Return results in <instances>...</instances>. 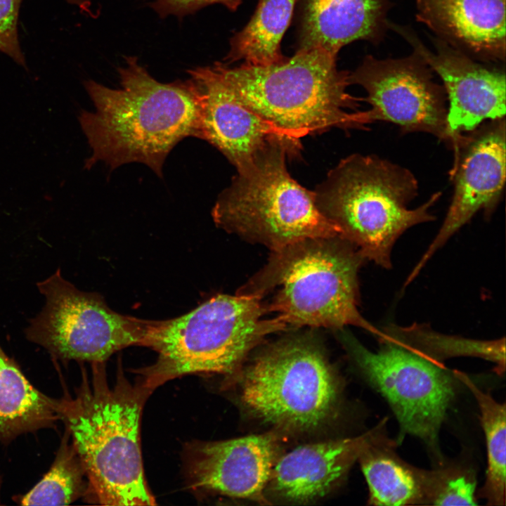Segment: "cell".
Listing matches in <instances>:
<instances>
[{"instance_id": "ba28073f", "label": "cell", "mask_w": 506, "mask_h": 506, "mask_svg": "<svg viewBox=\"0 0 506 506\" xmlns=\"http://www.w3.org/2000/svg\"><path fill=\"white\" fill-rule=\"evenodd\" d=\"M337 376L318 344L285 339L262 350L240 374L243 405L265 423L306 432L330 422L340 400Z\"/></svg>"}, {"instance_id": "6da1fadb", "label": "cell", "mask_w": 506, "mask_h": 506, "mask_svg": "<svg viewBox=\"0 0 506 506\" xmlns=\"http://www.w3.org/2000/svg\"><path fill=\"white\" fill-rule=\"evenodd\" d=\"M118 71L117 89L84 82L95 106L94 112L82 110L78 118L92 150L84 168L90 169L99 161L112 169L139 162L162 177L174 147L184 138L197 136L195 93L188 81L157 82L135 57H128Z\"/></svg>"}, {"instance_id": "f1b7e54d", "label": "cell", "mask_w": 506, "mask_h": 506, "mask_svg": "<svg viewBox=\"0 0 506 506\" xmlns=\"http://www.w3.org/2000/svg\"><path fill=\"white\" fill-rule=\"evenodd\" d=\"M0 487H1V478H0Z\"/></svg>"}, {"instance_id": "d4e9b609", "label": "cell", "mask_w": 506, "mask_h": 506, "mask_svg": "<svg viewBox=\"0 0 506 506\" xmlns=\"http://www.w3.org/2000/svg\"><path fill=\"white\" fill-rule=\"evenodd\" d=\"M427 505H477L474 472L466 467L455 466L429 471Z\"/></svg>"}, {"instance_id": "44dd1931", "label": "cell", "mask_w": 506, "mask_h": 506, "mask_svg": "<svg viewBox=\"0 0 506 506\" xmlns=\"http://www.w3.org/2000/svg\"><path fill=\"white\" fill-rule=\"evenodd\" d=\"M378 340H387L398 344L436 363L458 356H473L491 361L501 375L505 370V338L495 340H477L446 335L427 326L389 325L381 330Z\"/></svg>"}, {"instance_id": "8fae6325", "label": "cell", "mask_w": 506, "mask_h": 506, "mask_svg": "<svg viewBox=\"0 0 506 506\" xmlns=\"http://www.w3.org/2000/svg\"><path fill=\"white\" fill-rule=\"evenodd\" d=\"M433 71L415 52L400 58L365 57L350 73L351 84L362 86L372 122L386 121L403 133L424 132L450 146L458 157L465 141L455 138L447 127L446 94L433 79Z\"/></svg>"}, {"instance_id": "4316f807", "label": "cell", "mask_w": 506, "mask_h": 506, "mask_svg": "<svg viewBox=\"0 0 506 506\" xmlns=\"http://www.w3.org/2000/svg\"><path fill=\"white\" fill-rule=\"evenodd\" d=\"M240 3L241 0H153V6L162 16H181L212 4H221L235 11Z\"/></svg>"}, {"instance_id": "5bb4252c", "label": "cell", "mask_w": 506, "mask_h": 506, "mask_svg": "<svg viewBox=\"0 0 506 506\" xmlns=\"http://www.w3.org/2000/svg\"><path fill=\"white\" fill-rule=\"evenodd\" d=\"M443 81L448 107L447 127L457 139L476 129L484 121L505 117V73L455 48L439 38L434 51L427 47L407 27L389 22Z\"/></svg>"}, {"instance_id": "52a82bcc", "label": "cell", "mask_w": 506, "mask_h": 506, "mask_svg": "<svg viewBox=\"0 0 506 506\" xmlns=\"http://www.w3.org/2000/svg\"><path fill=\"white\" fill-rule=\"evenodd\" d=\"M299 147L275 144L237 171L213 207L216 225L271 252L307 239L342 237L317 208L314 192L287 171V157L297 154Z\"/></svg>"}, {"instance_id": "7c38bea8", "label": "cell", "mask_w": 506, "mask_h": 506, "mask_svg": "<svg viewBox=\"0 0 506 506\" xmlns=\"http://www.w3.org/2000/svg\"><path fill=\"white\" fill-rule=\"evenodd\" d=\"M197 103V138L217 148L241 170L271 146L298 143L302 134L277 126L243 105L227 85L218 63L188 71Z\"/></svg>"}, {"instance_id": "d6986e66", "label": "cell", "mask_w": 506, "mask_h": 506, "mask_svg": "<svg viewBox=\"0 0 506 506\" xmlns=\"http://www.w3.org/2000/svg\"><path fill=\"white\" fill-rule=\"evenodd\" d=\"M357 460L368 485L369 504L427 505L429 471L401 460L379 432L364 435Z\"/></svg>"}, {"instance_id": "83f0119b", "label": "cell", "mask_w": 506, "mask_h": 506, "mask_svg": "<svg viewBox=\"0 0 506 506\" xmlns=\"http://www.w3.org/2000/svg\"><path fill=\"white\" fill-rule=\"evenodd\" d=\"M69 4L79 6L84 11H89L91 0H66Z\"/></svg>"}, {"instance_id": "ffe728a7", "label": "cell", "mask_w": 506, "mask_h": 506, "mask_svg": "<svg viewBox=\"0 0 506 506\" xmlns=\"http://www.w3.org/2000/svg\"><path fill=\"white\" fill-rule=\"evenodd\" d=\"M59 420L58 400L34 387L0 346V441L51 427Z\"/></svg>"}, {"instance_id": "4fadbf2b", "label": "cell", "mask_w": 506, "mask_h": 506, "mask_svg": "<svg viewBox=\"0 0 506 506\" xmlns=\"http://www.w3.org/2000/svg\"><path fill=\"white\" fill-rule=\"evenodd\" d=\"M505 117L478 126L467 135L451 176L454 190L438 233L408 277L409 285L434 253L480 211L489 217L495 211L505 181Z\"/></svg>"}, {"instance_id": "603a6c76", "label": "cell", "mask_w": 506, "mask_h": 506, "mask_svg": "<svg viewBox=\"0 0 506 506\" xmlns=\"http://www.w3.org/2000/svg\"><path fill=\"white\" fill-rule=\"evenodd\" d=\"M474 396L480 410L487 450L486 480L480 495L489 505L504 506L506 500V405L480 389L469 376L453 371Z\"/></svg>"}, {"instance_id": "7402d4cb", "label": "cell", "mask_w": 506, "mask_h": 506, "mask_svg": "<svg viewBox=\"0 0 506 506\" xmlns=\"http://www.w3.org/2000/svg\"><path fill=\"white\" fill-rule=\"evenodd\" d=\"M296 0H259L247 25L231 40L225 60L229 64L242 60L262 65L277 63L285 57L280 42L292 16Z\"/></svg>"}, {"instance_id": "30bf717a", "label": "cell", "mask_w": 506, "mask_h": 506, "mask_svg": "<svg viewBox=\"0 0 506 506\" xmlns=\"http://www.w3.org/2000/svg\"><path fill=\"white\" fill-rule=\"evenodd\" d=\"M339 339L370 385L387 401L401 434L420 439L441 459L439 434L455 396L453 372L398 344L370 351L340 329Z\"/></svg>"}, {"instance_id": "2e32d148", "label": "cell", "mask_w": 506, "mask_h": 506, "mask_svg": "<svg viewBox=\"0 0 506 506\" xmlns=\"http://www.w3.org/2000/svg\"><path fill=\"white\" fill-rule=\"evenodd\" d=\"M416 18L455 48L482 63H505V0H415Z\"/></svg>"}, {"instance_id": "7a4b0ae2", "label": "cell", "mask_w": 506, "mask_h": 506, "mask_svg": "<svg viewBox=\"0 0 506 506\" xmlns=\"http://www.w3.org/2000/svg\"><path fill=\"white\" fill-rule=\"evenodd\" d=\"M84 372L74 397L58 400V412L84 468V495L104 505H153L155 499L144 476L140 424L152 391L122 372L111 387L104 363Z\"/></svg>"}, {"instance_id": "8992f818", "label": "cell", "mask_w": 506, "mask_h": 506, "mask_svg": "<svg viewBox=\"0 0 506 506\" xmlns=\"http://www.w3.org/2000/svg\"><path fill=\"white\" fill-rule=\"evenodd\" d=\"M257 295L217 294L177 318L154 320L144 346L155 362L136 372L146 388L193 373L231 374L265 337L288 328Z\"/></svg>"}, {"instance_id": "9a60e30c", "label": "cell", "mask_w": 506, "mask_h": 506, "mask_svg": "<svg viewBox=\"0 0 506 506\" xmlns=\"http://www.w3.org/2000/svg\"><path fill=\"white\" fill-rule=\"evenodd\" d=\"M275 435L195 441L186 450V472L198 491L271 504L264 490L279 458Z\"/></svg>"}, {"instance_id": "3957f363", "label": "cell", "mask_w": 506, "mask_h": 506, "mask_svg": "<svg viewBox=\"0 0 506 506\" xmlns=\"http://www.w3.org/2000/svg\"><path fill=\"white\" fill-rule=\"evenodd\" d=\"M336 58L313 48L268 65L217 63L235 98L277 126L304 136L366 129L373 122L369 111L357 110L363 99L347 91L350 73L337 69Z\"/></svg>"}, {"instance_id": "9c48e42d", "label": "cell", "mask_w": 506, "mask_h": 506, "mask_svg": "<svg viewBox=\"0 0 506 506\" xmlns=\"http://www.w3.org/2000/svg\"><path fill=\"white\" fill-rule=\"evenodd\" d=\"M45 304L25 330L58 360L104 363L126 347L144 346L154 320L119 313L95 292L81 291L58 269L37 283Z\"/></svg>"}, {"instance_id": "5b68a950", "label": "cell", "mask_w": 506, "mask_h": 506, "mask_svg": "<svg viewBox=\"0 0 506 506\" xmlns=\"http://www.w3.org/2000/svg\"><path fill=\"white\" fill-rule=\"evenodd\" d=\"M314 192L320 213L364 258L384 268L397 239L408 228L434 220L431 207L441 192L409 208L418 182L408 169L373 155L352 154L327 174Z\"/></svg>"}, {"instance_id": "ac0fdd59", "label": "cell", "mask_w": 506, "mask_h": 506, "mask_svg": "<svg viewBox=\"0 0 506 506\" xmlns=\"http://www.w3.org/2000/svg\"><path fill=\"white\" fill-rule=\"evenodd\" d=\"M299 50L337 57L356 40L379 42L389 28L388 0H304Z\"/></svg>"}, {"instance_id": "e0dca14e", "label": "cell", "mask_w": 506, "mask_h": 506, "mask_svg": "<svg viewBox=\"0 0 506 506\" xmlns=\"http://www.w3.org/2000/svg\"><path fill=\"white\" fill-rule=\"evenodd\" d=\"M364 435L297 447L279 458L269 482L278 498L305 503L327 494L357 458Z\"/></svg>"}, {"instance_id": "cb8c5ba5", "label": "cell", "mask_w": 506, "mask_h": 506, "mask_svg": "<svg viewBox=\"0 0 506 506\" xmlns=\"http://www.w3.org/2000/svg\"><path fill=\"white\" fill-rule=\"evenodd\" d=\"M85 472L67 432L49 471L32 490L17 498L22 505H65L84 495Z\"/></svg>"}, {"instance_id": "484cf974", "label": "cell", "mask_w": 506, "mask_h": 506, "mask_svg": "<svg viewBox=\"0 0 506 506\" xmlns=\"http://www.w3.org/2000/svg\"><path fill=\"white\" fill-rule=\"evenodd\" d=\"M22 0H0V51L27 67L18 40V20Z\"/></svg>"}, {"instance_id": "277c9868", "label": "cell", "mask_w": 506, "mask_h": 506, "mask_svg": "<svg viewBox=\"0 0 506 506\" xmlns=\"http://www.w3.org/2000/svg\"><path fill=\"white\" fill-rule=\"evenodd\" d=\"M271 252L238 294L263 298L275 292L267 311L288 326L353 325L379 335L358 309V272L365 259L351 242L340 236L312 238Z\"/></svg>"}]
</instances>
